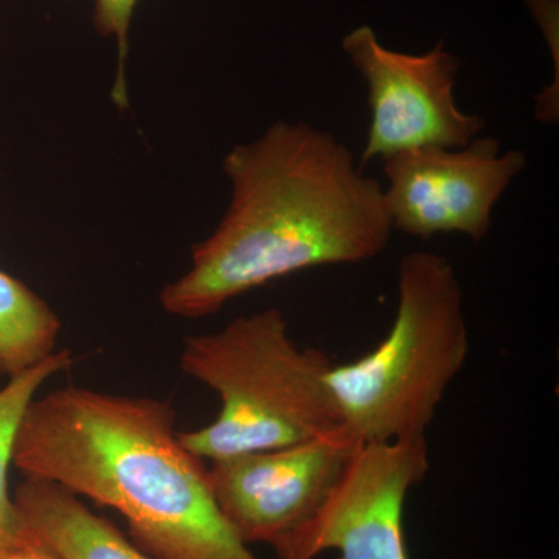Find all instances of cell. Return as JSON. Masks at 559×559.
I'll return each instance as SVG.
<instances>
[{
  "instance_id": "obj_1",
  "label": "cell",
  "mask_w": 559,
  "mask_h": 559,
  "mask_svg": "<svg viewBox=\"0 0 559 559\" xmlns=\"http://www.w3.org/2000/svg\"><path fill=\"white\" fill-rule=\"evenodd\" d=\"M231 200L191 250L186 274L164 286L167 314L201 319L274 280L377 259L392 238L384 190L331 132L277 121L223 162Z\"/></svg>"
},
{
  "instance_id": "obj_2",
  "label": "cell",
  "mask_w": 559,
  "mask_h": 559,
  "mask_svg": "<svg viewBox=\"0 0 559 559\" xmlns=\"http://www.w3.org/2000/svg\"><path fill=\"white\" fill-rule=\"evenodd\" d=\"M168 401L68 385L36 396L13 465L119 511L153 559H261L224 520Z\"/></svg>"
},
{
  "instance_id": "obj_3",
  "label": "cell",
  "mask_w": 559,
  "mask_h": 559,
  "mask_svg": "<svg viewBox=\"0 0 559 559\" xmlns=\"http://www.w3.org/2000/svg\"><path fill=\"white\" fill-rule=\"evenodd\" d=\"M179 364L221 400L209 426L179 432L183 447L202 460L290 447L341 425L326 382L333 360L299 347L278 308L187 337Z\"/></svg>"
},
{
  "instance_id": "obj_4",
  "label": "cell",
  "mask_w": 559,
  "mask_h": 559,
  "mask_svg": "<svg viewBox=\"0 0 559 559\" xmlns=\"http://www.w3.org/2000/svg\"><path fill=\"white\" fill-rule=\"evenodd\" d=\"M468 355L455 267L439 253H407L400 261L399 304L384 340L326 373L341 425L362 444L426 437Z\"/></svg>"
},
{
  "instance_id": "obj_5",
  "label": "cell",
  "mask_w": 559,
  "mask_h": 559,
  "mask_svg": "<svg viewBox=\"0 0 559 559\" xmlns=\"http://www.w3.org/2000/svg\"><path fill=\"white\" fill-rule=\"evenodd\" d=\"M342 50L366 83L370 127L359 164L403 151L460 148L479 138L485 120L460 109V60L437 44L423 55L388 49L370 25L342 39Z\"/></svg>"
},
{
  "instance_id": "obj_6",
  "label": "cell",
  "mask_w": 559,
  "mask_h": 559,
  "mask_svg": "<svg viewBox=\"0 0 559 559\" xmlns=\"http://www.w3.org/2000/svg\"><path fill=\"white\" fill-rule=\"evenodd\" d=\"M430 468L428 437L360 444L341 480L307 524L280 540L277 559H409L404 509Z\"/></svg>"
},
{
  "instance_id": "obj_7",
  "label": "cell",
  "mask_w": 559,
  "mask_h": 559,
  "mask_svg": "<svg viewBox=\"0 0 559 559\" xmlns=\"http://www.w3.org/2000/svg\"><path fill=\"white\" fill-rule=\"evenodd\" d=\"M360 444L340 425L290 447L213 460L210 491L246 546L274 547L318 513Z\"/></svg>"
},
{
  "instance_id": "obj_8",
  "label": "cell",
  "mask_w": 559,
  "mask_h": 559,
  "mask_svg": "<svg viewBox=\"0 0 559 559\" xmlns=\"http://www.w3.org/2000/svg\"><path fill=\"white\" fill-rule=\"evenodd\" d=\"M385 205L393 230L418 240L459 234L487 238L492 213L527 165L520 150L502 151L496 138H476L460 148L428 146L384 160Z\"/></svg>"
},
{
  "instance_id": "obj_9",
  "label": "cell",
  "mask_w": 559,
  "mask_h": 559,
  "mask_svg": "<svg viewBox=\"0 0 559 559\" xmlns=\"http://www.w3.org/2000/svg\"><path fill=\"white\" fill-rule=\"evenodd\" d=\"M13 500L25 532L60 559H153L53 481L25 477Z\"/></svg>"
},
{
  "instance_id": "obj_10",
  "label": "cell",
  "mask_w": 559,
  "mask_h": 559,
  "mask_svg": "<svg viewBox=\"0 0 559 559\" xmlns=\"http://www.w3.org/2000/svg\"><path fill=\"white\" fill-rule=\"evenodd\" d=\"M61 326L43 297L0 271V377H14L53 355Z\"/></svg>"
},
{
  "instance_id": "obj_11",
  "label": "cell",
  "mask_w": 559,
  "mask_h": 559,
  "mask_svg": "<svg viewBox=\"0 0 559 559\" xmlns=\"http://www.w3.org/2000/svg\"><path fill=\"white\" fill-rule=\"evenodd\" d=\"M75 364L69 348L57 349L49 358L9 378L0 389V554L24 538L20 514L9 489V469L13 465L14 443L28 406L40 388Z\"/></svg>"
},
{
  "instance_id": "obj_12",
  "label": "cell",
  "mask_w": 559,
  "mask_h": 559,
  "mask_svg": "<svg viewBox=\"0 0 559 559\" xmlns=\"http://www.w3.org/2000/svg\"><path fill=\"white\" fill-rule=\"evenodd\" d=\"M139 0H95L94 25L98 33L106 38H112L117 44L116 81H114L112 97L119 108L124 109L128 106L127 76H124V66H127L128 51H130V28L132 14Z\"/></svg>"
},
{
  "instance_id": "obj_13",
  "label": "cell",
  "mask_w": 559,
  "mask_h": 559,
  "mask_svg": "<svg viewBox=\"0 0 559 559\" xmlns=\"http://www.w3.org/2000/svg\"><path fill=\"white\" fill-rule=\"evenodd\" d=\"M0 559H60L53 551L46 549L38 540L33 539L27 532L24 538L0 554Z\"/></svg>"
}]
</instances>
